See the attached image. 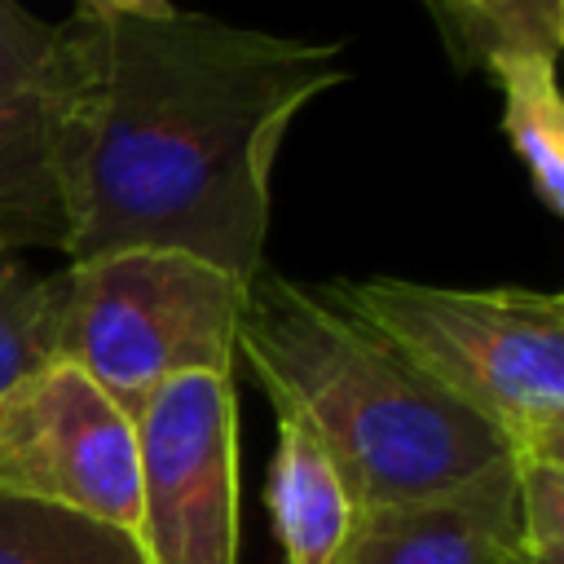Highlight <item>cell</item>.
Segmentation results:
<instances>
[{"label": "cell", "mask_w": 564, "mask_h": 564, "mask_svg": "<svg viewBox=\"0 0 564 564\" xmlns=\"http://www.w3.org/2000/svg\"><path fill=\"white\" fill-rule=\"evenodd\" d=\"M344 44L203 13L75 4L48 40V150L70 260L163 247L247 282L291 119L344 84Z\"/></svg>", "instance_id": "1"}, {"label": "cell", "mask_w": 564, "mask_h": 564, "mask_svg": "<svg viewBox=\"0 0 564 564\" xmlns=\"http://www.w3.org/2000/svg\"><path fill=\"white\" fill-rule=\"evenodd\" d=\"M234 357H247L273 410L313 427L357 516L454 494L511 458L379 330L282 273L247 278Z\"/></svg>", "instance_id": "2"}, {"label": "cell", "mask_w": 564, "mask_h": 564, "mask_svg": "<svg viewBox=\"0 0 564 564\" xmlns=\"http://www.w3.org/2000/svg\"><path fill=\"white\" fill-rule=\"evenodd\" d=\"M322 295L494 427L511 463L564 458V300L555 291L339 278Z\"/></svg>", "instance_id": "3"}, {"label": "cell", "mask_w": 564, "mask_h": 564, "mask_svg": "<svg viewBox=\"0 0 564 564\" xmlns=\"http://www.w3.org/2000/svg\"><path fill=\"white\" fill-rule=\"evenodd\" d=\"M57 300V361L79 366L128 419L176 375H234L247 282L163 247L70 260Z\"/></svg>", "instance_id": "4"}, {"label": "cell", "mask_w": 564, "mask_h": 564, "mask_svg": "<svg viewBox=\"0 0 564 564\" xmlns=\"http://www.w3.org/2000/svg\"><path fill=\"white\" fill-rule=\"evenodd\" d=\"M0 494L137 542V423L79 366H40L0 397Z\"/></svg>", "instance_id": "5"}, {"label": "cell", "mask_w": 564, "mask_h": 564, "mask_svg": "<svg viewBox=\"0 0 564 564\" xmlns=\"http://www.w3.org/2000/svg\"><path fill=\"white\" fill-rule=\"evenodd\" d=\"M132 423L141 467V560L238 564L234 375H176L150 392Z\"/></svg>", "instance_id": "6"}, {"label": "cell", "mask_w": 564, "mask_h": 564, "mask_svg": "<svg viewBox=\"0 0 564 564\" xmlns=\"http://www.w3.org/2000/svg\"><path fill=\"white\" fill-rule=\"evenodd\" d=\"M48 22L0 0V251L66 242L48 150Z\"/></svg>", "instance_id": "7"}, {"label": "cell", "mask_w": 564, "mask_h": 564, "mask_svg": "<svg viewBox=\"0 0 564 564\" xmlns=\"http://www.w3.org/2000/svg\"><path fill=\"white\" fill-rule=\"evenodd\" d=\"M335 564H533L520 538L516 463L502 458L454 494L357 516Z\"/></svg>", "instance_id": "8"}, {"label": "cell", "mask_w": 564, "mask_h": 564, "mask_svg": "<svg viewBox=\"0 0 564 564\" xmlns=\"http://www.w3.org/2000/svg\"><path fill=\"white\" fill-rule=\"evenodd\" d=\"M273 419L278 445L264 485L273 538L286 564H335L357 524V507L313 427L286 410H273Z\"/></svg>", "instance_id": "9"}, {"label": "cell", "mask_w": 564, "mask_h": 564, "mask_svg": "<svg viewBox=\"0 0 564 564\" xmlns=\"http://www.w3.org/2000/svg\"><path fill=\"white\" fill-rule=\"evenodd\" d=\"M480 66L502 88V132L529 167L538 203L551 216H564V97L555 79V57L494 48Z\"/></svg>", "instance_id": "10"}, {"label": "cell", "mask_w": 564, "mask_h": 564, "mask_svg": "<svg viewBox=\"0 0 564 564\" xmlns=\"http://www.w3.org/2000/svg\"><path fill=\"white\" fill-rule=\"evenodd\" d=\"M0 564H145L141 546L70 511L0 494Z\"/></svg>", "instance_id": "11"}, {"label": "cell", "mask_w": 564, "mask_h": 564, "mask_svg": "<svg viewBox=\"0 0 564 564\" xmlns=\"http://www.w3.org/2000/svg\"><path fill=\"white\" fill-rule=\"evenodd\" d=\"M57 273H31L18 251H0V397L57 361Z\"/></svg>", "instance_id": "12"}, {"label": "cell", "mask_w": 564, "mask_h": 564, "mask_svg": "<svg viewBox=\"0 0 564 564\" xmlns=\"http://www.w3.org/2000/svg\"><path fill=\"white\" fill-rule=\"evenodd\" d=\"M441 4L463 48V75L476 70L494 48H520L560 62L564 0H441Z\"/></svg>", "instance_id": "13"}, {"label": "cell", "mask_w": 564, "mask_h": 564, "mask_svg": "<svg viewBox=\"0 0 564 564\" xmlns=\"http://www.w3.org/2000/svg\"><path fill=\"white\" fill-rule=\"evenodd\" d=\"M520 538L533 564H564V458L516 463Z\"/></svg>", "instance_id": "14"}, {"label": "cell", "mask_w": 564, "mask_h": 564, "mask_svg": "<svg viewBox=\"0 0 564 564\" xmlns=\"http://www.w3.org/2000/svg\"><path fill=\"white\" fill-rule=\"evenodd\" d=\"M84 9H101V13H145V18H159V13H172L167 0H79Z\"/></svg>", "instance_id": "15"}, {"label": "cell", "mask_w": 564, "mask_h": 564, "mask_svg": "<svg viewBox=\"0 0 564 564\" xmlns=\"http://www.w3.org/2000/svg\"><path fill=\"white\" fill-rule=\"evenodd\" d=\"M423 9H427V18L436 22V31H441V40H445V48H449V62L458 66V75H463V48H458V35H454V22H449V13H445V4L441 0H419Z\"/></svg>", "instance_id": "16"}]
</instances>
